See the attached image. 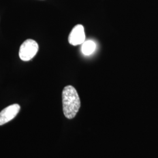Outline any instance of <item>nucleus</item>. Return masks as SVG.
<instances>
[{
	"mask_svg": "<svg viewBox=\"0 0 158 158\" xmlns=\"http://www.w3.org/2000/svg\"><path fill=\"white\" fill-rule=\"evenodd\" d=\"M85 29L82 25H77L72 30L69 36V42L73 46L82 45L85 42Z\"/></svg>",
	"mask_w": 158,
	"mask_h": 158,
	"instance_id": "obj_3",
	"label": "nucleus"
},
{
	"mask_svg": "<svg viewBox=\"0 0 158 158\" xmlns=\"http://www.w3.org/2000/svg\"><path fill=\"white\" fill-rule=\"evenodd\" d=\"M39 50L38 43L33 40H27L20 46L19 56L25 62L29 61L34 58Z\"/></svg>",
	"mask_w": 158,
	"mask_h": 158,
	"instance_id": "obj_2",
	"label": "nucleus"
},
{
	"mask_svg": "<svg viewBox=\"0 0 158 158\" xmlns=\"http://www.w3.org/2000/svg\"><path fill=\"white\" fill-rule=\"evenodd\" d=\"M63 111L68 119H73L78 113L81 106L79 94L72 85L66 86L62 91Z\"/></svg>",
	"mask_w": 158,
	"mask_h": 158,
	"instance_id": "obj_1",
	"label": "nucleus"
},
{
	"mask_svg": "<svg viewBox=\"0 0 158 158\" xmlns=\"http://www.w3.org/2000/svg\"><path fill=\"white\" fill-rule=\"evenodd\" d=\"M20 110V106L14 104L8 106L0 113V125L5 124L14 118Z\"/></svg>",
	"mask_w": 158,
	"mask_h": 158,
	"instance_id": "obj_4",
	"label": "nucleus"
},
{
	"mask_svg": "<svg viewBox=\"0 0 158 158\" xmlns=\"http://www.w3.org/2000/svg\"><path fill=\"white\" fill-rule=\"evenodd\" d=\"M96 49V44L93 41L87 40L82 44L81 52L85 55H90Z\"/></svg>",
	"mask_w": 158,
	"mask_h": 158,
	"instance_id": "obj_5",
	"label": "nucleus"
}]
</instances>
